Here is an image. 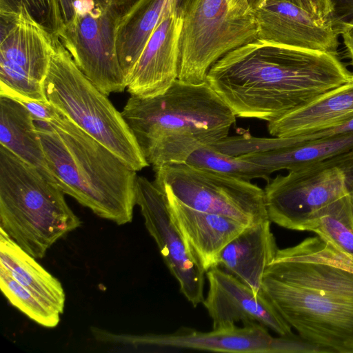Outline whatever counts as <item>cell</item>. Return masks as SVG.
<instances>
[{
    "label": "cell",
    "instance_id": "6da1fadb",
    "mask_svg": "<svg viewBox=\"0 0 353 353\" xmlns=\"http://www.w3.org/2000/svg\"><path fill=\"white\" fill-rule=\"evenodd\" d=\"M261 292L303 338L353 353V261L330 243L317 235L279 249Z\"/></svg>",
    "mask_w": 353,
    "mask_h": 353
},
{
    "label": "cell",
    "instance_id": "7a4b0ae2",
    "mask_svg": "<svg viewBox=\"0 0 353 353\" xmlns=\"http://www.w3.org/2000/svg\"><path fill=\"white\" fill-rule=\"evenodd\" d=\"M352 76L338 55L255 40L214 63L206 81L236 117L270 123Z\"/></svg>",
    "mask_w": 353,
    "mask_h": 353
},
{
    "label": "cell",
    "instance_id": "3957f363",
    "mask_svg": "<svg viewBox=\"0 0 353 353\" xmlns=\"http://www.w3.org/2000/svg\"><path fill=\"white\" fill-rule=\"evenodd\" d=\"M121 114L154 170L184 163L198 147L228 136L236 117L207 81L178 79L162 94L131 95Z\"/></svg>",
    "mask_w": 353,
    "mask_h": 353
},
{
    "label": "cell",
    "instance_id": "277c9868",
    "mask_svg": "<svg viewBox=\"0 0 353 353\" xmlns=\"http://www.w3.org/2000/svg\"><path fill=\"white\" fill-rule=\"evenodd\" d=\"M35 126L64 194L117 225L132 221L135 170L57 109L50 121H35Z\"/></svg>",
    "mask_w": 353,
    "mask_h": 353
},
{
    "label": "cell",
    "instance_id": "5b68a950",
    "mask_svg": "<svg viewBox=\"0 0 353 353\" xmlns=\"http://www.w3.org/2000/svg\"><path fill=\"white\" fill-rule=\"evenodd\" d=\"M81 224L59 188L0 145V228L28 254L41 259Z\"/></svg>",
    "mask_w": 353,
    "mask_h": 353
},
{
    "label": "cell",
    "instance_id": "8992f818",
    "mask_svg": "<svg viewBox=\"0 0 353 353\" xmlns=\"http://www.w3.org/2000/svg\"><path fill=\"white\" fill-rule=\"evenodd\" d=\"M46 101L136 172L150 165L120 112L78 68L59 38L43 83Z\"/></svg>",
    "mask_w": 353,
    "mask_h": 353
},
{
    "label": "cell",
    "instance_id": "52a82bcc",
    "mask_svg": "<svg viewBox=\"0 0 353 353\" xmlns=\"http://www.w3.org/2000/svg\"><path fill=\"white\" fill-rule=\"evenodd\" d=\"M257 36L255 11L248 0H191L183 17L178 79L205 82L214 63Z\"/></svg>",
    "mask_w": 353,
    "mask_h": 353
},
{
    "label": "cell",
    "instance_id": "ba28073f",
    "mask_svg": "<svg viewBox=\"0 0 353 353\" xmlns=\"http://www.w3.org/2000/svg\"><path fill=\"white\" fill-rule=\"evenodd\" d=\"M264 192L271 222L305 231L321 210L353 193V149L277 174L268 181Z\"/></svg>",
    "mask_w": 353,
    "mask_h": 353
},
{
    "label": "cell",
    "instance_id": "9c48e42d",
    "mask_svg": "<svg viewBox=\"0 0 353 353\" xmlns=\"http://www.w3.org/2000/svg\"><path fill=\"white\" fill-rule=\"evenodd\" d=\"M138 1L77 0L73 21L59 34L78 68L107 96L126 88L117 52V32L123 17Z\"/></svg>",
    "mask_w": 353,
    "mask_h": 353
},
{
    "label": "cell",
    "instance_id": "30bf717a",
    "mask_svg": "<svg viewBox=\"0 0 353 353\" xmlns=\"http://www.w3.org/2000/svg\"><path fill=\"white\" fill-rule=\"evenodd\" d=\"M154 172L155 185L190 208L246 227L269 220L264 190L250 181L185 163L165 164Z\"/></svg>",
    "mask_w": 353,
    "mask_h": 353
},
{
    "label": "cell",
    "instance_id": "8fae6325",
    "mask_svg": "<svg viewBox=\"0 0 353 353\" xmlns=\"http://www.w3.org/2000/svg\"><path fill=\"white\" fill-rule=\"evenodd\" d=\"M55 39L23 6L0 10V94L47 101L43 83Z\"/></svg>",
    "mask_w": 353,
    "mask_h": 353
},
{
    "label": "cell",
    "instance_id": "7c38bea8",
    "mask_svg": "<svg viewBox=\"0 0 353 353\" xmlns=\"http://www.w3.org/2000/svg\"><path fill=\"white\" fill-rule=\"evenodd\" d=\"M136 204L165 265L179 283L180 292L197 307L204 301L205 271L194 257L172 219L165 194L143 176H137Z\"/></svg>",
    "mask_w": 353,
    "mask_h": 353
},
{
    "label": "cell",
    "instance_id": "4fadbf2b",
    "mask_svg": "<svg viewBox=\"0 0 353 353\" xmlns=\"http://www.w3.org/2000/svg\"><path fill=\"white\" fill-rule=\"evenodd\" d=\"M206 276L209 290L203 303L212 320V329L232 327L239 321L257 322L279 336L293 333L262 292L254 293L219 265L209 269Z\"/></svg>",
    "mask_w": 353,
    "mask_h": 353
},
{
    "label": "cell",
    "instance_id": "5bb4252c",
    "mask_svg": "<svg viewBox=\"0 0 353 353\" xmlns=\"http://www.w3.org/2000/svg\"><path fill=\"white\" fill-rule=\"evenodd\" d=\"M257 39L337 55L339 32L331 19L316 17L291 3L264 0L254 9Z\"/></svg>",
    "mask_w": 353,
    "mask_h": 353
},
{
    "label": "cell",
    "instance_id": "9a60e30c",
    "mask_svg": "<svg viewBox=\"0 0 353 353\" xmlns=\"http://www.w3.org/2000/svg\"><path fill=\"white\" fill-rule=\"evenodd\" d=\"M183 13L182 8L172 6L160 20L126 79L130 95L162 94L178 79Z\"/></svg>",
    "mask_w": 353,
    "mask_h": 353
},
{
    "label": "cell",
    "instance_id": "2e32d148",
    "mask_svg": "<svg viewBox=\"0 0 353 353\" xmlns=\"http://www.w3.org/2000/svg\"><path fill=\"white\" fill-rule=\"evenodd\" d=\"M243 327L212 329L201 332L181 327L174 332L134 336L139 345L154 347L189 349L230 353H277L278 337L257 322L243 323Z\"/></svg>",
    "mask_w": 353,
    "mask_h": 353
},
{
    "label": "cell",
    "instance_id": "e0dca14e",
    "mask_svg": "<svg viewBox=\"0 0 353 353\" xmlns=\"http://www.w3.org/2000/svg\"><path fill=\"white\" fill-rule=\"evenodd\" d=\"M163 192L172 219L194 257L205 272L217 265L221 251L246 226L225 216L190 208Z\"/></svg>",
    "mask_w": 353,
    "mask_h": 353
},
{
    "label": "cell",
    "instance_id": "ac0fdd59",
    "mask_svg": "<svg viewBox=\"0 0 353 353\" xmlns=\"http://www.w3.org/2000/svg\"><path fill=\"white\" fill-rule=\"evenodd\" d=\"M270 220L245 227L221 251L217 265L250 288L261 292V282L279 248Z\"/></svg>",
    "mask_w": 353,
    "mask_h": 353
},
{
    "label": "cell",
    "instance_id": "d6986e66",
    "mask_svg": "<svg viewBox=\"0 0 353 353\" xmlns=\"http://www.w3.org/2000/svg\"><path fill=\"white\" fill-rule=\"evenodd\" d=\"M353 117V76L335 87L268 123L272 137L286 138L321 131Z\"/></svg>",
    "mask_w": 353,
    "mask_h": 353
},
{
    "label": "cell",
    "instance_id": "ffe728a7",
    "mask_svg": "<svg viewBox=\"0 0 353 353\" xmlns=\"http://www.w3.org/2000/svg\"><path fill=\"white\" fill-rule=\"evenodd\" d=\"M0 145L36 168L46 179L57 185L56 179L36 132L32 116L20 102L1 94Z\"/></svg>",
    "mask_w": 353,
    "mask_h": 353
},
{
    "label": "cell",
    "instance_id": "44dd1931",
    "mask_svg": "<svg viewBox=\"0 0 353 353\" xmlns=\"http://www.w3.org/2000/svg\"><path fill=\"white\" fill-rule=\"evenodd\" d=\"M190 1L139 0L123 17L117 28L116 48L125 80L164 14L172 6L185 12Z\"/></svg>",
    "mask_w": 353,
    "mask_h": 353
},
{
    "label": "cell",
    "instance_id": "7402d4cb",
    "mask_svg": "<svg viewBox=\"0 0 353 353\" xmlns=\"http://www.w3.org/2000/svg\"><path fill=\"white\" fill-rule=\"evenodd\" d=\"M0 265L22 286L62 314L65 296L60 281L0 228Z\"/></svg>",
    "mask_w": 353,
    "mask_h": 353
},
{
    "label": "cell",
    "instance_id": "603a6c76",
    "mask_svg": "<svg viewBox=\"0 0 353 353\" xmlns=\"http://www.w3.org/2000/svg\"><path fill=\"white\" fill-rule=\"evenodd\" d=\"M353 149V132L298 142L274 150L239 157L264 167L271 174L295 170Z\"/></svg>",
    "mask_w": 353,
    "mask_h": 353
},
{
    "label": "cell",
    "instance_id": "cb8c5ba5",
    "mask_svg": "<svg viewBox=\"0 0 353 353\" xmlns=\"http://www.w3.org/2000/svg\"><path fill=\"white\" fill-rule=\"evenodd\" d=\"M305 231L316 233L353 261V213L350 195L321 210L307 224Z\"/></svg>",
    "mask_w": 353,
    "mask_h": 353
},
{
    "label": "cell",
    "instance_id": "d4e9b609",
    "mask_svg": "<svg viewBox=\"0 0 353 353\" xmlns=\"http://www.w3.org/2000/svg\"><path fill=\"white\" fill-rule=\"evenodd\" d=\"M184 163L247 181L263 179L269 181L270 179L271 174L264 167L239 157L223 154L210 145H203L194 150Z\"/></svg>",
    "mask_w": 353,
    "mask_h": 353
},
{
    "label": "cell",
    "instance_id": "484cf974",
    "mask_svg": "<svg viewBox=\"0 0 353 353\" xmlns=\"http://www.w3.org/2000/svg\"><path fill=\"white\" fill-rule=\"evenodd\" d=\"M0 288L12 305L38 324L54 327L59 323L61 314L58 310L22 286L1 265Z\"/></svg>",
    "mask_w": 353,
    "mask_h": 353
},
{
    "label": "cell",
    "instance_id": "4316f807",
    "mask_svg": "<svg viewBox=\"0 0 353 353\" xmlns=\"http://www.w3.org/2000/svg\"><path fill=\"white\" fill-rule=\"evenodd\" d=\"M21 6L53 37L59 38L63 24L58 0H0V10H15Z\"/></svg>",
    "mask_w": 353,
    "mask_h": 353
},
{
    "label": "cell",
    "instance_id": "83f0119b",
    "mask_svg": "<svg viewBox=\"0 0 353 353\" xmlns=\"http://www.w3.org/2000/svg\"><path fill=\"white\" fill-rule=\"evenodd\" d=\"M215 150L232 157L264 152L284 147V138L272 137H256L252 135L239 134L227 136L210 145Z\"/></svg>",
    "mask_w": 353,
    "mask_h": 353
},
{
    "label": "cell",
    "instance_id": "f1b7e54d",
    "mask_svg": "<svg viewBox=\"0 0 353 353\" xmlns=\"http://www.w3.org/2000/svg\"><path fill=\"white\" fill-rule=\"evenodd\" d=\"M11 98L23 104L35 121H49L57 113V109L48 101L31 100L20 97Z\"/></svg>",
    "mask_w": 353,
    "mask_h": 353
},
{
    "label": "cell",
    "instance_id": "f546056e",
    "mask_svg": "<svg viewBox=\"0 0 353 353\" xmlns=\"http://www.w3.org/2000/svg\"><path fill=\"white\" fill-rule=\"evenodd\" d=\"M291 3L308 12L323 18L331 19L333 8L330 0H276Z\"/></svg>",
    "mask_w": 353,
    "mask_h": 353
},
{
    "label": "cell",
    "instance_id": "4dcf8cb0",
    "mask_svg": "<svg viewBox=\"0 0 353 353\" xmlns=\"http://www.w3.org/2000/svg\"><path fill=\"white\" fill-rule=\"evenodd\" d=\"M330 1L333 8L332 20L337 29L342 23L353 19V0Z\"/></svg>",
    "mask_w": 353,
    "mask_h": 353
},
{
    "label": "cell",
    "instance_id": "1f68e13d",
    "mask_svg": "<svg viewBox=\"0 0 353 353\" xmlns=\"http://www.w3.org/2000/svg\"><path fill=\"white\" fill-rule=\"evenodd\" d=\"M341 34L346 49L347 55L353 66V19L342 23L337 28Z\"/></svg>",
    "mask_w": 353,
    "mask_h": 353
},
{
    "label": "cell",
    "instance_id": "d6a6232c",
    "mask_svg": "<svg viewBox=\"0 0 353 353\" xmlns=\"http://www.w3.org/2000/svg\"><path fill=\"white\" fill-rule=\"evenodd\" d=\"M58 1L63 26H68L73 21L75 17L74 5L77 0Z\"/></svg>",
    "mask_w": 353,
    "mask_h": 353
},
{
    "label": "cell",
    "instance_id": "836d02e7",
    "mask_svg": "<svg viewBox=\"0 0 353 353\" xmlns=\"http://www.w3.org/2000/svg\"><path fill=\"white\" fill-rule=\"evenodd\" d=\"M264 0H248L250 5L255 9L257 8Z\"/></svg>",
    "mask_w": 353,
    "mask_h": 353
},
{
    "label": "cell",
    "instance_id": "e575fe53",
    "mask_svg": "<svg viewBox=\"0 0 353 353\" xmlns=\"http://www.w3.org/2000/svg\"><path fill=\"white\" fill-rule=\"evenodd\" d=\"M350 203H351V206H352V213H353V193L350 194Z\"/></svg>",
    "mask_w": 353,
    "mask_h": 353
}]
</instances>
